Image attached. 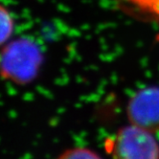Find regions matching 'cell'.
I'll use <instances>...</instances> for the list:
<instances>
[{"label":"cell","instance_id":"4","mask_svg":"<svg viewBox=\"0 0 159 159\" xmlns=\"http://www.w3.org/2000/svg\"><path fill=\"white\" fill-rule=\"evenodd\" d=\"M0 27H1L0 42L3 46L12 37L15 27L14 18L4 5H0Z\"/></svg>","mask_w":159,"mask_h":159},{"label":"cell","instance_id":"1","mask_svg":"<svg viewBox=\"0 0 159 159\" xmlns=\"http://www.w3.org/2000/svg\"><path fill=\"white\" fill-rule=\"evenodd\" d=\"M42 63L39 45L29 39L4 44L1 53V74L8 81L27 84L35 80Z\"/></svg>","mask_w":159,"mask_h":159},{"label":"cell","instance_id":"2","mask_svg":"<svg viewBox=\"0 0 159 159\" xmlns=\"http://www.w3.org/2000/svg\"><path fill=\"white\" fill-rule=\"evenodd\" d=\"M152 133L130 124L106 140V151L111 156L122 159L159 158V145Z\"/></svg>","mask_w":159,"mask_h":159},{"label":"cell","instance_id":"5","mask_svg":"<svg viewBox=\"0 0 159 159\" xmlns=\"http://www.w3.org/2000/svg\"><path fill=\"white\" fill-rule=\"evenodd\" d=\"M101 157L94 151L86 148H74V149L66 150L59 155V158L62 159H84V158H99Z\"/></svg>","mask_w":159,"mask_h":159},{"label":"cell","instance_id":"3","mask_svg":"<svg viewBox=\"0 0 159 159\" xmlns=\"http://www.w3.org/2000/svg\"><path fill=\"white\" fill-rule=\"evenodd\" d=\"M127 114L130 124L159 131V87L148 86L136 92L128 104Z\"/></svg>","mask_w":159,"mask_h":159}]
</instances>
